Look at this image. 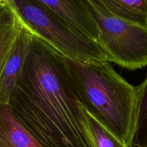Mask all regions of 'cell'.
I'll list each match as a JSON object with an SVG mask.
<instances>
[{
  "instance_id": "obj_1",
  "label": "cell",
  "mask_w": 147,
  "mask_h": 147,
  "mask_svg": "<svg viewBox=\"0 0 147 147\" xmlns=\"http://www.w3.org/2000/svg\"><path fill=\"white\" fill-rule=\"evenodd\" d=\"M9 104L42 147H90L61 55L34 36Z\"/></svg>"
},
{
  "instance_id": "obj_2",
  "label": "cell",
  "mask_w": 147,
  "mask_h": 147,
  "mask_svg": "<svg viewBox=\"0 0 147 147\" xmlns=\"http://www.w3.org/2000/svg\"><path fill=\"white\" fill-rule=\"evenodd\" d=\"M82 106L129 147H133L137 116V87L109 62L83 63L61 55Z\"/></svg>"
},
{
  "instance_id": "obj_3",
  "label": "cell",
  "mask_w": 147,
  "mask_h": 147,
  "mask_svg": "<svg viewBox=\"0 0 147 147\" xmlns=\"http://www.w3.org/2000/svg\"><path fill=\"white\" fill-rule=\"evenodd\" d=\"M31 34L63 57L83 62H108L97 41L76 31L38 0H8Z\"/></svg>"
},
{
  "instance_id": "obj_4",
  "label": "cell",
  "mask_w": 147,
  "mask_h": 147,
  "mask_svg": "<svg viewBox=\"0 0 147 147\" xmlns=\"http://www.w3.org/2000/svg\"><path fill=\"white\" fill-rule=\"evenodd\" d=\"M98 31L106 60L125 69L147 66V28L117 17L99 0H83Z\"/></svg>"
},
{
  "instance_id": "obj_5",
  "label": "cell",
  "mask_w": 147,
  "mask_h": 147,
  "mask_svg": "<svg viewBox=\"0 0 147 147\" xmlns=\"http://www.w3.org/2000/svg\"><path fill=\"white\" fill-rule=\"evenodd\" d=\"M32 37L31 32L22 24L0 77V105L9 104L30 52Z\"/></svg>"
},
{
  "instance_id": "obj_6",
  "label": "cell",
  "mask_w": 147,
  "mask_h": 147,
  "mask_svg": "<svg viewBox=\"0 0 147 147\" xmlns=\"http://www.w3.org/2000/svg\"><path fill=\"white\" fill-rule=\"evenodd\" d=\"M74 30L97 41L98 31L83 0H38Z\"/></svg>"
},
{
  "instance_id": "obj_7",
  "label": "cell",
  "mask_w": 147,
  "mask_h": 147,
  "mask_svg": "<svg viewBox=\"0 0 147 147\" xmlns=\"http://www.w3.org/2000/svg\"><path fill=\"white\" fill-rule=\"evenodd\" d=\"M0 147H42L16 117L10 104L0 105Z\"/></svg>"
},
{
  "instance_id": "obj_8",
  "label": "cell",
  "mask_w": 147,
  "mask_h": 147,
  "mask_svg": "<svg viewBox=\"0 0 147 147\" xmlns=\"http://www.w3.org/2000/svg\"><path fill=\"white\" fill-rule=\"evenodd\" d=\"M7 1V7L0 15V77L22 27L17 11Z\"/></svg>"
},
{
  "instance_id": "obj_9",
  "label": "cell",
  "mask_w": 147,
  "mask_h": 147,
  "mask_svg": "<svg viewBox=\"0 0 147 147\" xmlns=\"http://www.w3.org/2000/svg\"><path fill=\"white\" fill-rule=\"evenodd\" d=\"M81 110L83 125L90 147H129L82 105Z\"/></svg>"
},
{
  "instance_id": "obj_10",
  "label": "cell",
  "mask_w": 147,
  "mask_h": 147,
  "mask_svg": "<svg viewBox=\"0 0 147 147\" xmlns=\"http://www.w3.org/2000/svg\"><path fill=\"white\" fill-rule=\"evenodd\" d=\"M112 14L147 28V0H99Z\"/></svg>"
},
{
  "instance_id": "obj_11",
  "label": "cell",
  "mask_w": 147,
  "mask_h": 147,
  "mask_svg": "<svg viewBox=\"0 0 147 147\" xmlns=\"http://www.w3.org/2000/svg\"><path fill=\"white\" fill-rule=\"evenodd\" d=\"M147 147V77L137 87V116L133 147Z\"/></svg>"
},
{
  "instance_id": "obj_12",
  "label": "cell",
  "mask_w": 147,
  "mask_h": 147,
  "mask_svg": "<svg viewBox=\"0 0 147 147\" xmlns=\"http://www.w3.org/2000/svg\"><path fill=\"white\" fill-rule=\"evenodd\" d=\"M7 1L5 0V1H2V2L0 3V15H1V13L4 11V10L5 9L6 7H7Z\"/></svg>"
},
{
  "instance_id": "obj_13",
  "label": "cell",
  "mask_w": 147,
  "mask_h": 147,
  "mask_svg": "<svg viewBox=\"0 0 147 147\" xmlns=\"http://www.w3.org/2000/svg\"><path fill=\"white\" fill-rule=\"evenodd\" d=\"M5 1V0H0V3L2 2V1Z\"/></svg>"
}]
</instances>
